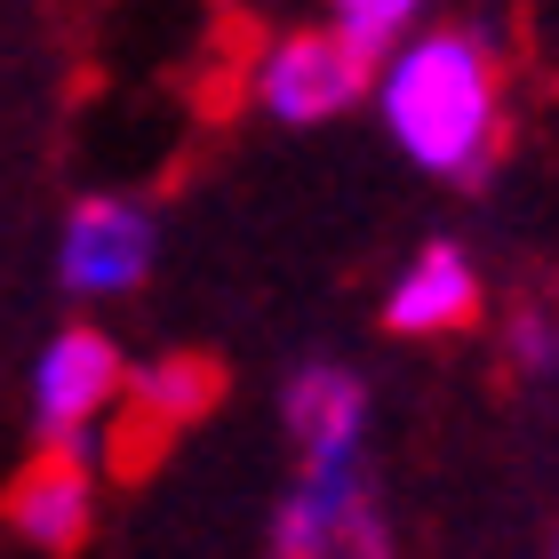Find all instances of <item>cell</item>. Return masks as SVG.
<instances>
[{
	"mask_svg": "<svg viewBox=\"0 0 559 559\" xmlns=\"http://www.w3.org/2000/svg\"><path fill=\"white\" fill-rule=\"evenodd\" d=\"M368 112L384 144L431 185H488L503 160V120H512V81L488 24H416L376 57Z\"/></svg>",
	"mask_w": 559,
	"mask_h": 559,
	"instance_id": "6da1fadb",
	"label": "cell"
},
{
	"mask_svg": "<svg viewBox=\"0 0 559 559\" xmlns=\"http://www.w3.org/2000/svg\"><path fill=\"white\" fill-rule=\"evenodd\" d=\"M376 88V48L352 40L328 9L280 16L240 48V105L264 112L272 129H328L352 120Z\"/></svg>",
	"mask_w": 559,
	"mask_h": 559,
	"instance_id": "7a4b0ae2",
	"label": "cell"
},
{
	"mask_svg": "<svg viewBox=\"0 0 559 559\" xmlns=\"http://www.w3.org/2000/svg\"><path fill=\"white\" fill-rule=\"evenodd\" d=\"M129 344L105 320H64L40 344L33 376H24V408H33V440L48 448H88L129 416Z\"/></svg>",
	"mask_w": 559,
	"mask_h": 559,
	"instance_id": "3957f363",
	"label": "cell"
},
{
	"mask_svg": "<svg viewBox=\"0 0 559 559\" xmlns=\"http://www.w3.org/2000/svg\"><path fill=\"white\" fill-rule=\"evenodd\" d=\"M272 559H384L392 551V512L376 496L368 455L360 464H296L264 520Z\"/></svg>",
	"mask_w": 559,
	"mask_h": 559,
	"instance_id": "277c9868",
	"label": "cell"
},
{
	"mask_svg": "<svg viewBox=\"0 0 559 559\" xmlns=\"http://www.w3.org/2000/svg\"><path fill=\"white\" fill-rule=\"evenodd\" d=\"M160 264V216L129 192H88L57 224V288L72 304H120Z\"/></svg>",
	"mask_w": 559,
	"mask_h": 559,
	"instance_id": "5b68a950",
	"label": "cell"
},
{
	"mask_svg": "<svg viewBox=\"0 0 559 559\" xmlns=\"http://www.w3.org/2000/svg\"><path fill=\"white\" fill-rule=\"evenodd\" d=\"M96 512H105V472H96L88 448H48L33 440V455L16 464V479L0 488V527L24 551H81L96 536Z\"/></svg>",
	"mask_w": 559,
	"mask_h": 559,
	"instance_id": "8992f818",
	"label": "cell"
},
{
	"mask_svg": "<svg viewBox=\"0 0 559 559\" xmlns=\"http://www.w3.org/2000/svg\"><path fill=\"white\" fill-rule=\"evenodd\" d=\"M479 312H488V280H479L472 248H455V240L408 248L400 272L384 280V296H376V320H384V336H400V344L464 336Z\"/></svg>",
	"mask_w": 559,
	"mask_h": 559,
	"instance_id": "52a82bcc",
	"label": "cell"
},
{
	"mask_svg": "<svg viewBox=\"0 0 559 559\" xmlns=\"http://www.w3.org/2000/svg\"><path fill=\"white\" fill-rule=\"evenodd\" d=\"M280 424H288L296 464H360L368 424H376V392L352 360H304L280 384Z\"/></svg>",
	"mask_w": 559,
	"mask_h": 559,
	"instance_id": "ba28073f",
	"label": "cell"
},
{
	"mask_svg": "<svg viewBox=\"0 0 559 559\" xmlns=\"http://www.w3.org/2000/svg\"><path fill=\"white\" fill-rule=\"evenodd\" d=\"M209 400H216V368L200 352H160V360L129 368V416L144 431H185L209 416Z\"/></svg>",
	"mask_w": 559,
	"mask_h": 559,
	"instance_id": "9c48e42d",
	"label": "cell"
},
{
	"mask_svg": "<svg viewBox=\"0 0 559 559\" xmlns=\"http://www.w3.org/2000/svg\"><path fill=\"white\" fill-rule=\"evenodd\" d=\"M496 352H503L512 376H559V312L544 296L512 304V312L496 320Z\"/></svg>",
	"mask_w": 559,
	"mask_h": 559,
	"instance_id": "30bf717a",
	"label": "cell"
},
{
	"mask_svg": "<svg viewBox=\"0 0 559 559\" xmlns=\"http://www.w3.org/2000/svg\"><path fill=\"white\" fill-rule=\"evenodd\" d=\"M312 9H328L352 40H368L376 57H384L392 40H408L416 24H431V0H312Z\"/></svg>",
	"mask_w": 559,
	"mask_h": 559,
	"instance_id": "8fae6325",
	"label": "cell"
},
{
	"mask_svg": "<svg viewBox=\"0 0 559 559\" xmlns=\"http://www.w3.org/2000/svg\"><path fill=\"white\" fill-rule=\"evenodd\" d=\"M551 559H559V527H551Z\"/></svg>",
	"mask_w": 559,
	"mask_h": 559,
	"instance_id": "7c38bea8",
	"label": "cell"
}]
</instances>
